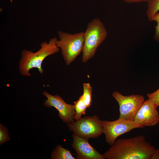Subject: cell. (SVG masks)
<instances>
[{
  "instance_id": "6da1fadb",
  "label": "cell",
  "mask_w": 159,
  "mask_h": 159,
  "mask_svg": "<svg viewBox=\"0 0 159 159\" xmlns=\"http://www.w3.org/2000/svg\"><path fill=\"white\" fill-rule=\"evenodd\" d=\"M155 149L140 135L116 139L102 155L105 159H151Z\"/></svg>"
},
{
  "instance_id": "7a4b0ae2",
  "label": "cell",
  "mask_w": 159,
  "mask_h": 159,
  "mask_svg": "<svg viewBox=\"0 0 159 159\" xmlns=\"http://www.w3.org/2000/svg\"><path fill=\"white\" fill-rule=\"evenodd\" d=\"M57 38L51 39L48 42H43L41 48L37 52L24 49L21 53V57L19 61V69L22 75L29 77L31 74L29 71L33 68L38 69L41 74L43 73L42 64L47 56L58 52L60 48L57 45Z\"/></svg>"
},
{
  "instance_id": "3957f363",
  "label": "cell",
  "mask_w": 159,
  "mask_h": 159,
  "mask_svg": "<svg viewBox=\"0 0 159 159\" xmlns=\"http://www.w3.org/2000/svg\"><path fill=\"white\" fill-rule=\"evenodd\" d=\"M107 32L103 23L95 18L88 23L84 34V45L82 60L85 62L92 58L99 45L105 39Z\"/></svg>"
},
{
  "instance_id": "277c9868",
  "label": "cell",
  "mask_w": 159,
  "mask_h": 159,
  "mask_svg": "<svg viewBox=\"0 0 159 159\" xmlns=\"http://www.w3.org/2000/svg\"><path fill=\"white\" fill-rule=\"evenodd\" d=\"M58 33L59 40H57V45L61 49L66 64L69 65L83 52L84 33L81 32L72 34L59 31Z\"/></svg>"
},
{
  "instance_id": "5b68a950",
  "label": "cell",
  "mask_w": 159,
  "mask_h": 159,
  "mask_svg": "<svg viewBox=\"0 0 159 159\" xmlns=\"http://www.w3.org/2000/svg\"><path fill=\"white\" fill-rule=\"evenodd\" d=\"M69 130L79 137L97 138L102 133V120L97 115L86 116L67 124Z\"/></svg>"
},
{
  "instance_id": "8992f818",
  "label": "cell",
  "mask_w": 159,
  "mask_h": 159,
  "mask_svg": "<svg viewBox=\"0 0 159 159\" xmlns=\"http://www.w3.org/2000/svg\"><path fill=\"white\" fill-rule=\"evenodd\" d=\"M102 133L107 143L112 145L120 136L137 128H142L133 121L126 120L119 117L115 120H102Z\"/></svg>"
},
{
  "instance_id": "52a82bcc",
  "label": "cell",
  "mask_w": 159,
  "mask_h": 159,
  "mask_svg": "<svg viewBox=\"0 0 159 159\" xmlns=\"http://www.w3.org/2000/svg\"><path fill=\"white\" fill-rule=\"evenodd\" d=\"M112 95L119 105V117L134 121L136 113L145 101L144 97L141 95L134 94L125 96L116 91Z\"/></svg>"
},
{
  "instance_id": "ba28073f",
  "label": "cell",
  "mask_w": 159,
  "mask_h": 159,
  "mask_svg": "<svg viewBox=\"0 0 159 159\" xmlns=\"http://www.w3.org/2000/svg\"><path fill=\"white\" fill-rule=\"evenodd\" d=\"M43 94L47 98L43 104L45 106L56 108L59 112V117L64 122L68 124L74 121V105L67 103L58 95H53L46 91L43 92Z\"/></svg>"
},
{
  "instance_id": "9c48e42d",
  "label": "cell",
  "mask_w": 159,
  "mask_h": 159,
  "mask_svg": "<svg viewBox=\"0 0 159 159\" xmlns=\"http://www.w3.org/2000/svg\"><path fill=\"white\" fill-rule=\"evenodd\" d=\"M157 108L149 100L145 101L136 113L134 121L142 128L155 125L159 122Z\"/></svg>"
},
{
  "instance_id": "30bf717a",
  "label": "cell",
  "mask_w": 159,
  "mask_h": 159,
  "mask_svg": "<svg viewBox=\"0 0 159 159\" xmlns=\"http://www.w3.org/2000/svg\"><path fill=\"white\" fill-rule=\"evenodd\" d=\"M71 146L77 155V159H105L89 143L88 140L79 137L73 133Z\"/></svg>"
},
{
  "instance_id": "8fae6325",
  "label": "cell",
  "mask_w": 159,
  "mask_h": 159,
  "mask_svg": "<svg viewBox=\"0 0 159 159\" xmlns=\"http://www.w3.org/2000/svg\"><path fill=\"white\" fill-rule=\"evenodd\" d=\"M53 159H75L68 149L62 147L60 145L55 147L51 155Z\"/></svg>"
},
{
  "instance_id": "7c38bea8",
  "label": "cell",
  "mask_w": 159,
  "mask_h": 159,
  "mask_svg": "<svg viewBox=\"0 0 159 159\" xmlns=\"http://www.w3.org/2000/svg\"><path fill=\"white\" fill-rule=\"evenodd\" d=\"M75 111L74 120H78L82 118L83 115H85L87 108L85 103L81 95L77 101L74 102Z\"/></svg>"
},
{
  "instance_id": "4fadbf2b",
  "label": "cell",
  "mask_w": 159,
  "mask_h": 159,
  "mask_svg": "<svg viewBox=\"0 0 159 159\" xmlns=\"http://www.w3.org/2000/svg\"><path fill=\"white\" fill-rule=\"evenodd\" d=\"M83 100L87 108H90L92 105V87L89 83L83 84Z\"/></svg>"
},
{
  "instance_id": "5bb4252c",
  "label": "cell",
  "mask_w": 159,
  "mask_h": 159,
  "mask_svg": "<svg viewBox=\"0 0 159 159\" xmlns=\"http://www.w3.org/2000/svg\"><path fill=\"white\" fill-rule=\"evenodd\" d=\"M147 2L146 13L148 20L150 21L152 16L159 11V0H149Z\"/></svg>"
},
{
  "instance_id": "9a60e30c",
  "label": "cell",
  "mask_w": 159,
  "mask_h": 159,
  "mask_svg": "<svg viewBox=\"0 0 159 159\" xmlns=\"http://www.w3.org/2000/svg\"><path fill=\"white\" fill-rule=\"evenodd\" d=\"M10 140L7 128L0 123V145H1L5 142L9 141Z\"/></svg>"
},
{
  "instance_id": "2e32d148",
  "label": "cell",
  "mask_w": 159,
  "mask_h": 159,
  "mask_svg": "<svg viewBox=\"0 0 159 159\" xmlns=\"http://www.w3.org/2000/svg\"><path fill=\"white\" fill-rule=\"evenodd\" d=\"M147 95L148 99L157 108L159 106V88L153 92L148 94Z\"/></svg>"
},
{
  "instance_id": "e0dca14e",
  "label": "cell",
  "mask_w": 159,
  "mask_h": 159,
  "mask_svg": "<svg viewBox=\"0 0 159 159\" xmlns=\"http://www.w3.org/2000/svg\"><path fill=\"white\" fill-rule=\"evenodd\" d=\"M155 28V31L153 39L155 41L159 42V22L157 23Z\"/></svg>"
},
{
  "instance_id": "ac0fdd59",
  "label": "cell",
  "mask_w": 159,
  "mask_h": 159,
  "mask_svg": "<svg viewBox=\"0 0 159 159\" xmlns=\"http://www.w3.org/2000/svg\"><path fill=\"white\" fill-rule=\"evenodd\" d=\"M151 159H159V149H155Z\"/></svg>"
},
{
  "instance_id": "d6986e66",
  "label": "cell",
  "mask_w": 159,
  "mask_h": 159,
  "mask_svg": "<svg viewBox=\"0 0 159 159\" xmlns=\"http://www.w3.org/2000/svg\"><path fill=\"white\" fill-rule=\"evenodd\" d=\"M124 2L128 3H139L143 2H147L149 0H122Z\"/></svg>"
},
{
  "instance_id": "ffe728a7",
  "label": "cell",
  "mask_w": 159,
  "mask_h": 159,
  "mask_svg": "<svg viewBox=\"0 0 159 159\" xmlns=\"http://www.w3.org/2000/svg\"><path fill=\"white\" fill-rule=\"evenodd\" d=\"M150 21H155L156 23L159 22V12L155 14L151 18Z\"/></svg>"
}]
</instances>
